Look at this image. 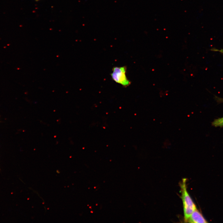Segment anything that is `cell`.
<instances>
[{
	"mask_svg": "<svg viewBox=\"0 0 223 223\" xmlns=\"http://www.w3.org/2000/svg\"><path fill=\"white\" fill-rule=\"evenodd\" d=\"M186 182V179H183L180 187L181 198L183 204L184 221L185 222H187L190 215L196 208L195 204L187 191Z\"/></svg>",
	"mask_w": 223,
	"mask_h": 223,
	"instance_id": "1",
	"label": "cell"
},
{
	"mask_svg": "<svg viewBox=\"0 0 223 223\" xmlns=\"http://www.w3.org/2000/svg\"><path fill=\"white\" fill-rule=\"evenodd\" d=\"M126 67H114L111 74L112 78L116 83L124 86H128L130 84V82L126 77Z\"/></svg>",
	"mask_w": 223,
	"mask_h": 223,
	"instance_id": "2",
	"label": "cell"
},
{
	"mask_svg": "<svg viewBox=\"0 0 223 223\" xmlns=\"http://www.w3.org/2000/svg\"><path fill=\"white\" fill-rule=\"evenodd\" d=\"M187 222L189 223H207V222L202 214L196 209L192 213Z\"/></svg>",
	"mask_w": 223,
	"mask_h": 223,
	"instance_id": "3",
	"label": "cell"
},
{
	"mask_svg": "<svg viewBox=\"0 0 223 223\" xmlns=\"http://www.w3.org/2000/svg\"><path fill=\"white\" fill-rule=\"evenodd\" d=\"M212 125L215 127H223V117L215 119L212 122Z\"/></svg>",
	"mask_w": 223,
	"mask_h": 223,
	"instance_id": "4",
	"label": "cell"
},
{
	"mask_svg": "<svg viewBox=\"0 0 223 223\" xmlns=\"http://www.w3.org/2000/svg\"><path fill=\"white\" fill-rule=\"evenodd\" d=\"M217 51H219L220 52H221L223 53V49H221L220 50H217Z\"/></svg>",
	"mask_w": 223,
	"mask_h": 223,
	"instance_id": "5",
	"label": "cell"
},
{
	"mask_svg": "<svg viewBox=\"0 0 223 223\" xmlns=\"http://www.w3.org/2000/svg\"><path fill=\"white\" fill-rule=\"evenodd\" d=\"M35 0L37 2V1H40V0Z\"/></svg>",
	"mask_w": 223,
	"mask_h": 223,
	"instance_id": "6",
	"label": "cell"
}]
</instances>
